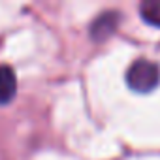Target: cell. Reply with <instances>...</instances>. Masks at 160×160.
Masks as SVG:
<instances>
[{
  "mask_svg": "<svg viewBox=\"0 0 160 160\" xmlns=\"http://www.w3.org/2000/svg\"><path fill=\"white\" fill-rule=\"evenodd\" d=\"M139 13L145 23L160 27V0H145L139 4Z\"/></svg>",
  "mask_w": 160,
  "mask_h": 160,
  "instance_id": "4",
  "label": "cell"
},
{
  "mask_svg": "<svg viewBox=\"0 0 160 160\" xmlns=\"http://www.w3.org/2000/svg\"><path fill=\"white\" fill-rule=\"evenodd\" d=\"M17 91V79L10 66L0 64V106L13 100Z\"/></svg>",
  "mask_w": 160,
  "mask_h": 160,
  "instance_id": "2",
  "label": "cell"
},
{
  "mask_svg": "<svg viewBox=\"0 0 160 160\" xmlns=\"http://www.w3.org/2000/svg\"><path fill=\"white\" fill-rule=\"evenodd\" d=\"M117 21H119L117 13H102V17H98L96 23L91 27V36H92L94 40H104V38H108V36L115 30Z\"/></svg>",
  "mask_w": 160,
  "mask_h": 160,
  "instance_id": "3",
  "label": "cell"
},
{
  "mask_svg": "<svg viewBox=\"0 0 160 160\" xmlns=\"http://www.w3.org/2000/svg\"><path fill=\"white\" fill-rule=\"evenodd\" d=\"M126 83L136 92H151L160 83V66L152 60L139 58L126 72Z\"/></svg>",
  "mask_w": 160,
  "mask_h": 160,
  "instance_id": "1",
  "label": "cell"
}]
</instances>
